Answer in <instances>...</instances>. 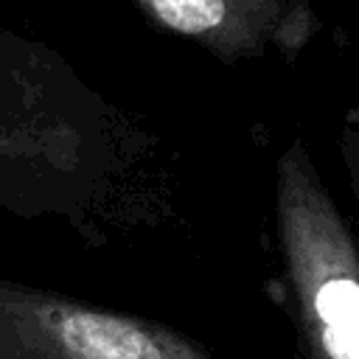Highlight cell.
<instances>
[{
  "mask_svg": "<svg viewBox=\"0 0 359 359\" xmlns=\"http://www.w3.org/2000/svg\"><path fill=\"white\" fill-rule=\"evenodd\" d=\"M275 233L297 359H359V255L300 137L275 163Z\"/></svg>",
  "mask_w": 359,
  "mask_h": 359,
  "instance_id": "obj_1",
  "label": "cell"
},
{
  "mask_svg": "<svg viewBox=\"0 0 359 359\" xmlns=\"http://www.w3.org/2000/svg\"><path fill=\"white\" fill-rule=\"evenodd\" d=\"M0 359H213L182 331L0 275Z\"/></svg>",
  "mask_w": 359,
  "mask_h": 359,
  "instance_id": "obj_2",
  "label": "cell"
},
{
  "mask_svg": "<svg viewBox=\"0 0 359 359\" xmlns=\"http://www.w3.org/2000/svg\"><path fill=\"white\" fill-rule=\"evenodd\" d=\"M160 31L188 39L224 65L258 59L269 48L294 59L320 31L309 0H132Z\"/></svg>",
  "mask_w": 359,
  "mask_h": 359,
  "instance_id": "obj_3",
  "label": "cell"
}]
</instances>
